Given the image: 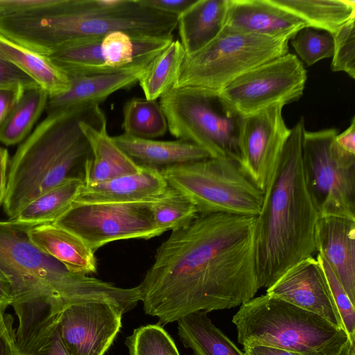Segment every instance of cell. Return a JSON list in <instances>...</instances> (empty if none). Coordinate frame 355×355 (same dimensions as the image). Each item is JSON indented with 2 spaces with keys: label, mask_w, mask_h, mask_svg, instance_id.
Masks as SVG:
<instances>
[{
  "label": "cell",
  "mask_w": 355,
  "mask_h": 355,
  "mask_svg": "<svg viewBox=\"0 0 355 355\" xmlns=\"http://www.w3.org/2000/svg\"><path fill=\"white\" fill-rule=\"evenodd\" d=\"M153 202H74L53 224L79 237L95 252L119 240H148L161 234Z\"/></svg>",
  "instance_id": "obj_11"
},
{
  "label": "cell",
  "mask_w": 355,
  "mask_h": 355,
  "mask_svg": "<svg viewBox=\"0 0 355 355\" xmlns=\"http://www.w3.org/2000/svg\"><path fill=\"white\" fill-rule=\"evenodd\" d=\"M288 40L225 26L205 47L185 55L173 87L220 92L251 69L288 53Z\"/></svg>",
  "instance_id": "obj_7"
},
{
  "label": "cell",
  "mask_w": 355,
  "mask_h": 355,
  "mask_svg": "<svg viewBox=\"0 0 355 355\" xmlns=\"http://www.w3.org/2000/svg\"><path fill=\"white\" fill-rule=\"evenodd\" d=\"M136 173L95 184H83L75 202H154L169 187L160 170L141 165Z\"/></svg>",
  "instance_id": "obj_18"
},
{
  "label": "cell",
  "mask_w": 355,
  "mask_h": 355,
  "mask_svg": "<svg viewBox=\"0 0 355 355\" xmlns=\"http://www.w3.org/2000/svg\"><path fill=\"white\" fill-rule=\"evenodd\" d=\"M160 172L168 184L188 198L198 213L257 216L263 194L230 158L175 164Z\"/></svg>",
  "instance_id": "obj_9"
},
{
  "label": "cell",
  "mask_w": 355,
  "mask_h": 355,
  "mask_svg": "<svg viewBox=\"0 0 355 355\" xmlns=\"http://www.w3.org/2000/svg\"><path fill=\"white\" fill-rule=\"evenodd\" d=\"M178 17L138 0H53L24 13L0 18V33L44 56L85 37L121 31L132 37L172 35Z\"/></svg>",
  "instance_id": "obj_4"
},
{
  "label": "cell",
  "mask_w": 355,
  "mask_h": 355,
  "mask_svg": "<svg viewBox=\"0 0 355 355\" xmlns=\"http://www.w3.org/2000/svg\"><path fill=\"white\" fill-rule=\"evenodd\" d=\"M48 98L41 87L24 91L0 124V142L10 146L24 141L45 111Z\"/></svg>",
  "instance_id": "obj_28"
},
{
  "label": "cell",
  "mask_w": 355,
  "mask_h": 355,
  "mask_svg": "<svg viewBox=\"0 0 355 355\" xmlns=\"http://www.w3.org/2000/svg\"><path fill=\"white\" fill-rule=\"evenodd\" d=\"M0 58L31 76L48 93L49 97L65 92L69 87L67 74L48 57L33 52L1 33Z\"/></svg>",
  "instance_id": "obj_24"
},
{
  "label": "cell",
  "mask_w": 355,
  "mask_h": 355,
  "mask_svg": "<svg viewBox=\"0 0 355 355\" xmlns=\"http://www.w3.org/2000/svg\"><path fill=\"white\" fill-rule=\"evenodd\" d=\"M31 241L69 271L87 275L96 273L97 262L94 252L79 237L53 223L30 227Z\"/></svg>",
  "instance_id": "obj_22"
},
{
  "label": "cell",
  "mask_w": 355,
  "mask_h": 355,
  "mask_svg": "<svg viewBox=\"0 0 355 355\" xmlns=\"http://www.w3.org/2000/svg\"><path fill=\"white\" fill-rule=\"evenodd\" d=\"M151 211L162 234L187 223L198 214L188 198L170 186L161 199L151 204Z\"/></svg>",
  "instance_id": "obj_32"
},
{
  "label": "cell",
  "mask_w": 355,
  "mask_h": 355,
  "mask_svg": "<svg viewBox=\"0 0 355 355\" xmlns=\"http://www.w3.org/2000/svg\"><path fill=\"white\" fill-rule=\"evenodd\" d=\"M308 27L334 34L355 17L354 0H271Z\"/></svg>",
  "instance_id": "obj_26"
},
{
  "label": "cell",
  "mask_w": 355,
  "mask_h": 355,
  "mask_svg": "<svg viewBox=\"0 0 355 355\" xmlns=\"http://www.w3.org/2000/svg\"><path fill=\"white\" fill-rule=\"evenodd\" d=\"M266 294L315 313L334 326L343 328L322 268L315 257L306 258L288 269Z\"/></svg>",
  "instance_id": "obj_15"
},
{
  "label": "cell",
  "mask_w": 355,
  "mask_h": 355,
  "mask_svg": "<svg viewBox=\"0 0 355 355\" xmlns=\"http://www.w3.org/2000/svg\"><path fill=\"white\" fill-rule=\"evenodd\" d=\"M336 144L344 150L355 155V118L353 117L350 125L335 138Z\"/></svg>",
  "instance_id": "obj_42"
},
{
  "label": "cell",
  "mask_w": 355,
  "mask_h": 355,
  "mask_svg": "<svg viewBox=\"0 0 355 355\" xmlns=\"http://www.w3.org/2000/svg\"><path fill=\"white\" fill-rule=\"evenodd\" d=\"M52 0H0V17L18 15L51 3Z\"/></svg>",
  "instance_id": "obj_41"
},
{
  "label": "cell",
  "mask_w": 355,
  "mask_h": 355,
  "mask_svg": "<svg viewBox=\"0 0 355 355\" xmlns=\"http://www.w3.org/2000/svg\"><path fill=\"white\" fill-rule=\"evenodd\" d=\"M243 349L245 355H301L291 351L266 345L244 346Z\"/></svg>",
  "instance_id": "obj_45"
},
{
  "label": "cell",
  "mask_w": 355,
  "mask_h": 355,
  "mask_svg": "<svg viewBox=\"0 0 355 355\" xmlns=\"http://www.w3.org/2000/svg\"><path fill=\"white\" fill-rule=\"evenodd\" d=\"M284 105L275 104L243 116L239 137L238 164L244 175L262 192L267 189L290 136L283 119Z\"/></svg>",
  "instance_id": "obj_13"
},
{
  "label": "cell",
  "mask_w": 355,
  "mask_h": 355,
  "mask_svg": "<svg viewBox=\"0 0 355 355\" xmlns=\"http://www.w3.org/2000/svg\"><path fill=\"white\" fill-rule=\"evenodd\" d=\"M121 128L125 134L147 139L162 137L168 130L159 103L139 98L130 99L124 104Z\"/></svg>",
  "instance_id": "obj_31"
},
{
  "label": "cell",
  "mask_w": 355,
  "mask_h": 355,
  "mask_svg": "<svg viewBox=\"0 0 355 355\" xmlns=\"http://www.w3.org/2000/svg\"><path fill=\"white\" fill-rule=\"evenodd\" d=\"M317 253L332 268L355 304V220L337 216L320 217L316 227Z\"/></svg>",
  "instance_id": "obj_19"
},
{
  "label": "cell",
  "mask_w": 355,
  "mask_h": 355,
  "mask_svg": "<svg viewBox=\"0 0 355 355\" xmlns=\"http://www.w3.org/2000/svg\"><path fill=\"white\" fill-rule=\"evenodd\" d=\"M255 221L256 216L198 213L173 229L139 285L145 313L166 324L254 297L261 288Z\"/></svg>",
  "instance_id": "obj_1"
},
{
  "label": "cell",
  "mask_w": 355,
  "mask_h": 355,
  "mask_svg": "<svg viewBox=\"0 0 355 355\" xmlns=\"http://www.w3.org/2000/svg\"><path fill=\"white\" fill-rule=\"evenodd\" d=\"M60 315L26 338L16 340L18 355H70L60 336Z\"/></svg>",
  "instance_id": "obj_34"
},
{
  "label": "cell",
  "mask_w": 355,
  "mask_h": 355,
  "mask_svg": "<svg viewBox=\"0 0 355 355\" xmlns=\"http://www.w3.org/2000/svg\"><path fill=\"white\" fill-rule=\"evenodd\" d=\"M122 311L107 302L66 308L59 318L61 338L70 355H105L121 327Z\"/></svg>",
  "instance_id": "obj_14"
},
{
  "label": "cell",
  "mask_w": 355,
  "mask_h": 355,
  "mask_svg": "<svg viewBox=\"0 0 355 355\" xmlns=\"http://www.w3.org/2000/svg\"><path fill=\"white\" fill-rule=\"evenodd\" d=\"M80 126L91 148V155L84 164L83 184L104 182L141 170V166L125 153L108 135L105 114L83 121Z\"/></svg>",
  "instance_id": "obj_17"
},
{
  "label": "cell",
  "mask_w": 355,
  "mask_h": 355,
  "mask_svg": "<svg viewBox=\"0 0 355 355\" xmlns=\"http://www.w3.org/2000/svg\"><path fill=\"white\" fill-rule=\"evenodd\" d=\"M23 92L0 89V124Z\"/></svg>",
  "instance_id": "obj_44"
},
{
  "label": "cell",
  "mask_w": 355,
  "mask_h": 355,
  "mask_svg": "<svg viewBox=\"0 0 355 355\" xmlns=\"http://www.w3.org/2000/svg\"><path fill=\"white\" fill-rule=\"evenodd\" d=\"M327 279L331 293L338 310L343 328L348 336H355V307L324 257L316 256Z\"/></svg>",
  "instance_id": "obj_37"
},
{
  "label": "cell",
  "mask_w": 355,
  "mask_h": 355,
  "mask_svg": "<svg viewBox=\"0 0 355 355\" xmlns=\"http://www.w3.org/2000/svg\"><path fill=\"white\" fill-rule=\"evenodd\" d=\"M338 355H355V336H349Z\"/></svg>",
  "instance_id": "obj_47"
},
{
  "label": "cell",
  "mask_w": 355,
  "mask_h": 355,
  "mask_svg": "<svg viewBox=\"0 0 355 355\" xmlns=\"http://www.w3.org/2000/svg\"><path fill=\"white\" fill-rule=\"evenodd\" d=\"M336 129L309 132L302 140V161L309 191L320 217L355 220V155L336 142Z\"/></svg>",
  "instance_id": "obj_10"
},
{
  "label": "cell",
  "mask_w": 355,
  "mask_h": 355,
  "mask_svg": "<svg viewBox=\"0 0 355 355\" xmlns=\"http://www.w3.org/2000/svg\"><path fill=\"white\" fill-rule=\"evenodd\" d=\"M103 37H90L69 42L46 57L67 75L95 74L116 71L109 69L103 58Z\"/></svg>",
  "instance_id": "obj_29"
},
{
  "label": "cell",
  "mask_w": 355,
  "mask_h": 355,
  "mask_svg": "<svg viewBox=\"0 0 355 355\" xmlns=\"http://www.w3.org/2000/svg\"><path fill=\"white\" fill-rule=\"evenodd\" d=\"M83 179L72 178L44 192L25 206L12 222L36 226L53 223L75 202Z\"/></svg>",
  "instance_id": "obj_27"
},
{
  "label": "cell",
  "mask_w": 355,
  "mask_h": 355,
  "mask_svg": "<svg viewBox=\"0 0 355 355\" xmlns=\"http://www.w3.org/2000/svg\"><path fill=\"white\" fill-rule=\"evenodd\" d=\"M304 117L290 136L256 216L255 248L261 288H268L288 269L317 253L320 218L307 188L302 161Z\"/></svg>",
  "instance_id": "obj_3"
},
{
  "label": "cell",
  "mask_w": 355,
  "mask_h": 355,
  "mask_svg": "<svg viewBox=\"0 0 355 355\" xmlns=\"http://www.w3.org/2000/svg\"><path fill=\"white\" fill-rule=\"evenodd\" d=\"M12 301L10 284L8 279L0 272V313H6V309L12 305Z\"/></svg>",
  "instance_id": "obj_46"
},
{
  "label": "cell",
  "mask_w": 355,
  "mask_h": 355,
  "mask_svg": "<svg viewBox=\"0 0 355 355\" xmlns=\"http://www.w3.org/2000/svg\"><path fill=\"white\" fill-rule=\"evenodd\" d=\"M331 69L343 71L355 78V17L342 26L334 34Z\"/></svg>",
  "instance_id": "obj_36"
},
{
  "label": "cell",
  "mask_w": 355,
  "mask_h": 355,
  "mask_svg": "<svg viewBox=\"0 0 355 355\" xmlns=\"http://www.w3.org/2000/svg\"><path fill=\"white\" fill-rule=\"evenodd\" d=\"M238 342L301 355H338L349 336L321 316L268 294L243 303L232 318Z\"/></svg>",
  "instance_id": "obj_6"
},
{
  "label": "cell",
  "mask_w": 355,
  "mask_h": 355,
  "mask_svg": "<svg viewBox=\"0 0 355 355\" xmlns=\"http://www.w3.org/2000/svg\"><path fill=\"white\" fill-rule=\"evenodd\" d=\"M291 44L307 66L332 57L334 53L333 35L308 26L300 30L291 38Z\"/></svg>",
  "instance_id": "obj_35"
},
{
  "label": "cell",
  "mask_w": 355,
  "mask_h": 355,
  "mask_svg": "<svg viewBox=\"0 0 355 355\" xmlns=\"http://www.w3.org/2000/svg\"><path fill=\"white\" fill-rule=\"evenodd\" d=\"M125 345L130 355H180L171 336L159 324L135 329Z\"/></svg>",
  "instance_id": "obj_33"
},
{
  "label": "cell",
  "mask_w": 355,
  "mask_h": 355,
  "mask_svg": "<svg viewBox=\"0 0 355 355\" xmlns=\"http://www.w3.org/2000/svg\"><path fill=\"white\" fill-rule=\"evenodd\" d=\"M225 26L288 40L306 26L301 19L271 0H228Z\"/></svg>",
  "instance_id": "obj_20"
},
{
  "label": "cell",
  "mask_w": 355,
  "mask_h": 355,
  "mask_svg": "<svg viewBox=\"0 0 355 355\" xmlns=\"http://www.w3.org/2000/svg\"><path fill=\"white\" fill-rule=\"evenodd\" d=\"M13 318L0 313V355H18Z\"/></svg>",
  "instance_id": "obj_39"
},
{
  "label": "cell",
  "mask_w": 355,
  "mask_h": 355,
  "mask_svg": "<svg viewBox=\"0 0 355 355\" xmlns=\"http://www.w3.org/2000/svg\"><path fill=\"white\" fill-rule=\"evenodd\" d=\"M157 55L137 59L132 64L116 71L67 75L69 87L65 92L49 97L45 109L46 115L81 107L99 105L114 92L138 83Z\"/></svg>",
  "instance_id": "obj_16"
},
{
  "label": "cell",
  "mask_w": 355,
  "mask_h": 355,
  "mask_svg": "<svg viewBox=\"0 0 355 355\" xmlns=\"http://www.w3.org/2000/svg\"><path fill=\"white\" fill-rule=\"evenodd\" d=\"M103 114L98 105L48 114L23 141L9 162L3 204L8 219L64 181L83 179L91 148L80 123Z\"/></svg>",
  "instance_id": "obj_5"
},
{
  "label": "cell",
  "mask_w": 355,
  "mask_h": 355,
  "mask_svg": "<svg viewBox=\"0 0 355 355\" xmlns=\"http://www.w3.org/2000/svg\"><path fill=\"white\" fill-rule=\"evenodd\" d=\"M159 103L173 136L198 145L211 157L238 162L242 116L223 101L218 92L173 87Z\"/></svg>",
  "instance_id": "obj_8"
},
{
  "label": "cell",
  "mask_w": 355,
  "mask_h": 355,
  "mask_svg": "<svg viewBox=\"0 0 355 355\" xmlns=\"http://www.w3.org/2000/svg\"><path fill=\"white\" fill-rule=\"evenodd\" d=\"M40 87L31 76L12 63L0 58V89L24 92Z\"/></svg>",
  "instance_id": "obj_38"
},
{
  "label": "cell",
  "mask_w": 355,
  "mask_h": 355,
  "mask_svg": "<svg viewBox=\"0 0 355 355\" xmlns=\"http://www.w3.org/2000/svg\"><path fill=\"white\" fill-rule=\"evenodd\" d=\"M205 311H196L180 318L178 336L194 355H245L216 327Z\"/></svg>",
  "instance_id": "obj_25"
},
{
  "label": "cell",
  "mask_w": 355,
  "mask_h": 355,
  "mask_svg": "<svg viewBox=\"0 0 355 355\" xmlns=\"http://www.w3.org/2000/svg\"><path fill=\"white\" fill-rule=\"evenodd\" d=\"M185 55L180 41L173 40L154 58L138 82L145 98L157 101L174 87Z\"/></svg>",
  "instance_id": "obj_30"
},
{
  "label": "cell",
  "mask_w": 355,
  "mask_h": 355,
  "mask_svg": "<svg viewBox=\"0 0 355 355\" xmlns=\"http://www.w3.org/2000/svg\"><path fill=\"white\" fill-rule=\"evenodd\" d=\"M306 71L298 57L288 53L241 76L218 92L241 116L275 104H286L302 95Z\"/></svg>",
  "instance_id": "obj_12"
},
{
  "label": "cell",
  "mask_w": 355,
  "mask_h": 355,
  "mask_svg": "<svg viewBox=\"0 0 355 355\" xmlns=\"http://www.w3.org/2000/svg\"><path fill=\"white\" fill-rule=\"evenodd\" d=\"M228 0H196L178 18L177 28L186 56L198 52L223 30Z\"/></svg>",
  "instance_id": "obj_23"
},
{
  "label": "cell",
  "mask_w": 355,
  "mask_h": 355,
  "mask_svg": "<svg viewBox=\"0 0 355 355\" xmlns=\"http://www.w3.org/2000/svg\"><path fill=\"white\" fill-rule=\"evenodd\" d=\"M30 227L0 220V272L11 286V306L19 321L17 339L34 332L73 304L107 302L125 313L141 300L139 286L117 287L69 271L31 241Z\"/></svg>",
  "instance_id": "obj_2"
},
{
  "label": "cell",
  "mask_w": 355,
  "mask_h": 355,
  "mask_svg": "<svg viewBox=\"0 0 355 355\" xmlns=\"http://www.w3.org/2000/svg\"><path fill=\"white\" fill-rule=\"evenodd\" d=\"M9 162L8 150L0 147V206L3 204L6 196Z\"/></svg>",
  "instance_id": "obj_43"
},
{
  "label": "cell",
  "mask_w": 355,
  "mask_h": 355,
  "mask_svg": "<svg viewBox=\"0 0 355 355\" xmlns=\"http://www.w3.org/2000/svg\"><path fill=\"white\" fill-rule=\"evenodd\" d=\"M112 139L138 164L158 170L211 157L205 149L181 139L159 141L137 138L125 133Z\"/></svg>",
  "instance_id": "obj_21"
},
{
  "label": "cell",
  "mask_w": 355,
  "mask_h": 355,
  "mask_svg": "<svg viewBox=\"0 0 355 355\" xmlns=\"http://www.w3.org/2000/svg\"><path fill=\"white\" fill-rule=\"evenodd\" d=\"M196 0H138L142 6L179 17Z\"/></svg>",
  "instance_id": "obj_40"
}]
</instances>
